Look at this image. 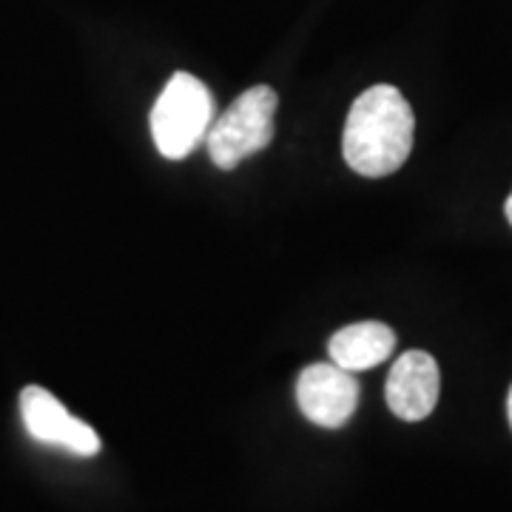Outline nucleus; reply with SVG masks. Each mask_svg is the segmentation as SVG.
<instances>
[{
	"label": "nucleus",
	"instance_id": "nucleus-4",
	"mask_svg": "<svg viewBox=\"0 0 512 512\" xmlns=\"http://www.w3.org/2000/svg\"><path fill=\"white\" fill-rule=\"evenodd\" d=\"M299 410L316 427H342L359 407V382L345 367L333 362L305 367L296 379Z\"/></svg>",
	"mask_w": 512,
	"mask_h": 512
},
{
	"label": "nucleus",
	"instance_id": "nucleus-3",
	"mask_svg": "<svg viewBox=\"0 0 512 512\" xmlns=\"http://www.w3.org/2000/svg\"><path fill=\"white\" fill-rule=\"evenodd\" d=\"M279 97L271 86H254L242 92L214 120V126L205 137V146L211 160L222 171L237 168L242 160L254 157L256 151H265L274 140V114Z\"/></svg>",
	"mask_w": 512,
	"mask_h": 512
},
{
	"label": "nucleus",
	"instance_id": "nucleus-1",
	"mask_svg": "<svg viewBox=\"0 0 512 512\" xmlns=\"http://www.w3.org/2000/svg\"><path fill=\"white\" fill-rule=\"evenodd\" d=\"M416 117L396 86H370L350 106L342 151L345 163L362 177L399 171L413 151Z\"/></svg>",
	"mask_w": 512,
	"mask_h": 512
},
{
	"label": "nucleus",
	"instance_id": "nucleus-8",
	"mask_svg": "<svg viewBox=\"0 0 512 512\" xmlns=\"http://www.w3.org/2000/svg\"><path fill=\"white\" fill-rule=\"evenodd\" d=\"M504 214H507V220H510V225H512V194L507 197V202H504Z\"/></svg>",
	"mask_w": 512,
	"mask_h": 512
},
{
	"label": "nucleus",
	"instance_id": "nucleus-5",
	"mask_svg": "<svg viewBox=\"0 0 512 512\" xmlns=\"http://www.w3.org/2000/svg\"><path fill=\"white\" fill-rule=\"evenodd\" d=\"M20 416L29 430V436L40 444L63 447L74 456L92 458L100 453V436L86 421L74 419L72 413L57 402L55 396L37 384L23 387L20 393Z\"/></svg>",
	"mask_w": 512,
	"mask_h": 512
},
{
	"label": "nucleus",
	"instance_id": "nucleus-6",
	"mask_svg": "<svg viewBox=\"0 0 512 512\" xmlns=\"http://www.w3.org/2000/svg\"><path fill=\"white\" fill-rule=\"evenodd\" d=\"M441 373L439 362L424 350H407L384 384V399L393 416L402 421H424L439 404Z\"/></svg>",
	"mask_w": 512,
	"mask_h": 512
},
{
	"label": "nucleus",
	"instance_id": "nucleus-2",
	"mask_svg": "<svg viewBox=\"0 0 512 512\" xmlns=\"http://www.w3.org/2000/svg\"><path fill=\"white\" fill-rule=\"evenodd\" d=\"M214 120V94L200 77L188 72L171 74L151 109L154 146L168 160H185L205 143Z\"/></svg>",
	"mask_w": 512,
	"mask_h": 512
},
{
	"label": "nucleus",
	"instance_id": "nucleus-7",
	"mask_svg": "<svg viewBox=\"0 0 512 512\" xmlns=\"http://www.w3.org/2000/svg\"><path fill=\"white\" fill-rule=\"evenodd\" d=\"M393 350H396V333L384 322H356L333 333L328 342L330 362L350 373L382 365Z\"/></svg>",
	"mask_w": 512,
	"mask_h": 512
},
{
	"label": "nucleus",
	"instance_id": "nucleus-9",
	"mask_svg": "<svg viewBox=\"0 0 512 512\" xmlns=\"http://www.w3.org/2000/svg\"><path fill=\"white\" fill-rule=\"evenodd\" d=\"M507 416H510V427H512V387H510V396H507Z\"/></svg>",
	"mask_w": 512,
	"mask_h": 512
}]
</instances>
